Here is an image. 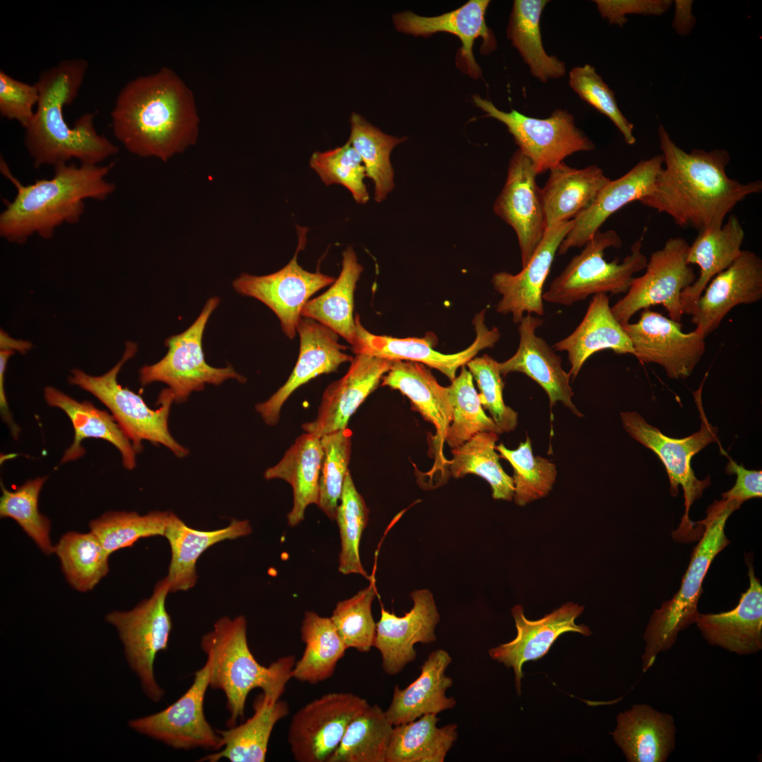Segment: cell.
Here are the masks:
<instances>
[{
  "mask_svg": "<svg viewBox=\"0 0 762 762\" xmlns=\"http://www.w3.org/2000/svg\"><path fill=\"white\" fill-rule=\"evenodd\" d=\"M452 657L443 649L433 651L421 667L420 675L405 689L394 687L392 699L385 710L394 725L413 721L427 714L437 715L453 708L456 701L447 697L452 679L446 675Z\"/></svg>",
  "mask_w": 762,
  "mask_h": 762,
  "instance_id": "1f68e13d",
  "label": "cell"
},
{
  "mask_svg": "<svg viewBox=\"0 0 762 762\" xmlns=\"http://www.w3.org/2000/svg\"><path fill=\"white\" fill-rule=\"evenodd\" d=\"M309 164L326 186L341 185L351 192L357 203L368 202L370 196L363 181L365 169L361 157L349 141L332 150L313 152Z\"/></svg>",
  "mask_w": 762,
  "mask_h": 762,
  "instance_id": "9f6ffc18",
  "label": "cell"
},
{
  "mask_svg": "<svg viewBox=\"0 0 762 762\" xmlns=\"http://www.w3.org/2000/svg\"><path fill=\"white\" fill-rule=\"evenodd\" d=\"M47 478L29 480L14 490L6 489L1 482L0 516L16 521L40 549L49 555L55 549L49 536L51 522L38 509L39 495Z\"/></svg>",
  "mask_w": 762,
  "mask_h": 762,
  "instance_id": "f5cc1de1",
  "label": "cell"
},
{
  "mask_svg": "<svg viewBox=\"0 0 762 762\" xmlns=\"http://www.w3.org/2000/svg\"><path fill=\"white\" fill-rule=\"evenodd\" d=\"M210 669L211 663L207 658L205 665L195 673L191 686L177 701L158 713L130 720L128 725L174 749L220 750L223 747L222 738L204 713Z\"/></svg>",
  "mask_w": 762,
  "mask_h": 762,
  "instance_id": "9a60e30c",
  "label": "cell"
},
{
  "mask_svg": "<svg viewBox=\"0 0 762 762\" xmlns=\"http://www.w3.org/2000/svg\"><path fill=\"white\" fill-rule=\"evenodd\" d=\"M571 88L584 101L607 116L630 145L636 143L634 125L620 111L614 92L597 73L593 66L574 67L569 74Z\"/></svg>",
  "mask_w": 762,
  "mask_h": 762,
  "instance_id": "680465c9",
  "label": "cell"
},
{
  "mask_svg": "<svg viewBox=\"0 0 762 762\" xmlns=\"http://www.w3.org/2000/svg\"><path fill=\"white\" fill-rule=\"evenodd\" d=\"M663 165L662 155L639 162L621 177L610 180L592 205L573 219V226L561 243L558 253L583 246L615 212L648 195Z\"/></svg>",
  "mask_w": 762,
  "mask_h": 762,
  "instance_id": "4316f807",
  "label": "cell"
},
{
  "mask_svg": "<svg viewBox=\"0 0 762 762\" xmlns=\"http://www.w3.org/2000/svg\"><path fill=\"white\" fill-rule=\"evenodd\" d=\"M377 595L375 580L351 598L339 601L330 617L347 648L368 653L374 645L376 623L372 603Z\"/></svg>",
  "mask_w": 762,
  "mask_h": 762,
  "instance_id": "db71d44e",
  "label": "cell"
},
{
  "mask_svg": "<svg viewBox=\"0 0 762 762\" xmlns=\"http://www.w3.org/2000/svg\"><path fill=\"white\" fill-rule=\"evenodd\" d=\"M745 562L749 586L738 605L727 612H699L695 622L708 643L742 655L762 648V586L749 555H745Z\"/></svg>",
  "mask_w": 762,
  "mask_h": 762,
  "instance_id": "83f0119b",
  "label": "cell"
},
{
  "mask_svg": "<svg viewBox=\"0 0 762 762\" xmlns=\"http://www.w3.org/2000/svg\"><path fill=\"white\" fill-rule=\"evenodd\" d=\"M393 728L385 711L369 705L349 723L327 762H386Z\"/></svg>",
  "mask_w": 762,
  "mask_h": 762,
  "instance_id": "ee69618b",
  "label": "cell"
},
{
  "mask_svg": "<svg viewBox=\"0 0 762 762\" xmlns=\"http://www.w3.org/2000/svg\"><path fill=\"white\" fill-rule=\"evenodd\" d=\"M393 363L367 354H356L346 373L325 389L315 418L303 423V430L321 437L346 429L351 416L377 388Z\"/></svg>",
  "mask_w": 762,
  "mask_h": 762,
  "instance_id": "d4e9b609",
  "label": "cell"
},
{
  "mask_svg": "<svg viewBox=\"0 0 762 762\" xmlns=\"http://www.w3.org/2000/svg\"><path fill=\"white\" fill-rule=\"evenodd\" d=\"M301 631L305 649L295 663L291 678L311 684L328 679L347 649L333 622L330 617L307 611Z\"/></svg>",
  "mask_w": 762,
  "mask_h": 762,
  "instance_id": "b9f144b4",
  "label": "cell"
},
{
  "mask_svg": "<svg viewBox=\"0 0 762 762\" xmlns=\"http://www.w3.org/2000/svg\"><path fill=\"white\" fill-rule=\"evenodd\" d=\"M437 715L394 726L386 762H443L458 737L457 725L438 727Z\"/></svg>",
  "mask_w": 762,
  "mask_h": 762,
  "instance_id": "60d3db41",
  "label": "cell"
},
{
  "mask_svg": "<svg viewBox=\"0 0 762 762\" xmlns=\"http://www.w3.org/2000/svg\"><path fill=\"white\" fill-rule=\"evenodd\" d=\"M350 123L351 133L348 141L361 157L366 176L373 181L375 201L381 202L394 187L391 152L406 138L382 132L357 113L351 114Z\"/></svg>",
  "mask_w": 762,
  "mask_h": 762,
  "instance_id": "bcb514c9",
  "label": "cell"
},
{
  "mask_svg": "<svg viewBox=\"0 0 762 762\" xmlns=\"http://www.w3.org/2000/svg\"><path fill=\"white\" fill-rule=\"evenodd\" d=\"M549 171L546 183L540 188L547 229L574 219L586 210L610 181L595 164L579 169L562 162Z\"/></svg>",
  "mask_w": 762,
  "mask_h": 762,
  "instance_id": "e575fe53",
  "label": "cell"
},
{
  "mask_svg": "<svg viewBox=\"0 0 762 762\" xmlns=\"http://www.w3.org/2000/svg\"><path fill=\"white\" fill-rule=\"evenodd\" d=\"M537 176L531 160L519 149L516 150L493 205L495 213L516 234L522 267L533 255L547 229Z\"/></svg>",
  "mask_w": 762,
  "mask_h": 762,
  "instance_id": "d6986e66",
  "label": "cell"
},
{
  "mask_svg": "<svg viewBox=\"0 0 762 762\" xmlns=\"http://www.w3.org/2000/svg\"><path fill=\"white\" fill-rule=\"evenodd\" d=\"M761 298L762 259L755 252L742 250L737 260L706 286L691 315L694 331L706 339L733 308Z\"/></svg>",
  "mask_w": 762,
  "mask_h": 762,
  "instance_id": "603a6c76",
  "label": "cell"
},
{
  "mask_svg": "<svg viewBox=\"0 0 762 762\" xmlns=\"http://www.w3.org/2000/svg\"><path fill=\"white\" fill-rule=\"evenodd\" d=\"M744 236L743 226L734 214L729 216L720 228L698 233L692 244L689 245L687 262L698 265L700 274L681 294L683 314H692L711 279L740 255Z\"/></svg>",
  "mask_w": 762,
  "mask_h": 762,
  "instance_id": "d590c367",
  "label": "cell"
},
{
  "mask_svg": "<svg viewBox=\"0 0 762 762\" xmlns=\"http://www.w3.org/2000/svg\"><path fill=\"white\" fill-rule=\"evenodd\" d=\"M43 394L47 404L62 410L73 427V441L64 452L61 464L82 457L85 452L81 445L83 441L86 438H97L109 442L119 450L126 469L133 470L135 467L138 452L111 414L97 409L88 401H79L54 387H46Z\"/></svg>",
  "mask_w": 762,
  "mask_h": 762,
  "instance_id": "f546056e",
  "label": "cell"
},
{
  "mask_svg": "<svg viewBox=\"0 0 762 762\" xmlns=\"http://www.w3.org/2000/svg\"><path fill=\"white\" fill-rule=\"evenodd\" d=\"M411 596L413 607L404 616L382 607L376 623L373 646L380 651L382 669L389 675H397L416 659V643L436 641L435 627L440 617L433 595L428 589H419Z\"/></svg>",
  "mask_w": 762,
  "mask_h": 762,
  "instance_id": "ffe728a7",
  "label": "cell"
},
{
  "mask_svg": "<svg viewBox=\"0 0 762 762\" xmlns=\"http://www.w3.org/2000/svg\"><path fill=\"white\" fill-rule=\"evenodd\" d=\"M135 343L126 344L125 351L119 362L106 373L95 376L75 368L68 376V382L88 392L110 411L117 423L132 442L137 452L142 442L162 445L176 457L184 458L189 450L177 442L169 428V417L174 399L167 387L159 394L157 409L150 408L140 395L120 385L117 376L123 364L137 352Z\"/></svg>",
  "mask_w": 762,
  "mask_h": 762,
  "instance_id": "ba28073f",
  "label": "cell"
},
{
  "mask_svg": "<svg viewBox=\"0 0 762 762\" xmlns=\"http://www.w3.org/2000/svg\"><path fill=\"white\" fill-rule=\"evenodd\" d=\"M485 310H482L473 320L476 334L474 341L466 349L452 354L435 351L428 339L396 338L372 334L362 325L357 315L352 351L356 354H367L392 361L419 363L439 370L452 381L459 368L467 364L480 351L493 347L500 338L497 328L490 329L485 324Z\"/></svg>",
  "mask_w": 762,
  "mask_h": 762,
  "instance_id": "ac0fdd59",
  "label": "cell"
},
{
  "mask_svg": "<svg viewBox=\"0 0 762 762\" xmlns=\"http://www.w3.org/2000/svg\"><path fill=\"white\" fill-rule=\"evenodd\" d=\"M489 4L488 0H470L452 11L430 17L404 11L394 14L393 22L398 31L415 36L429 37L445 32L458 37L461 47L456 55V65L471 77L477 78L481 75V69L473 54L475 40L483 38V53L496 49L495 39L485 18Z\"/></svg>",
  "mask_w": 762,
  "mask_h": 762,
  "instance_id": "484cf974",
  "label": "cell"
},
{
  "mask_svg": "<svg viewBox=\"0 0 762 762\" xmlns=\"http://www.w3.org/2000/svg\"><path fill=\"white\" fill-rule=\"evenodd\" d=\"M498 434L480 433L462 445L452 450L449 470L453 477L461 478L475 474L485 479L490 485L495 500L510 501L514 495L513 478L502 467L496 452Z\"/></svg>",
  "mask_w": 762,
  "mask_h": 762,
  "instance_id": "f6af8a7d",
  "label": "cell"
},
{
  "mask_svg": "<svg viewBox=\"0 0 762 762\" xmlns=\"http://www.w3.org/2000/svg\"><path fill=\"white\" fill-rule=\"evenodd\" d=\"M642 240L643 237L632 245L630 254L622 262L617 258L607 262L605 250L619 248L622 241L612 229L598 231L552 282L543 294V301L571 306L591 295L627 293L634 274L647 265L648 259L642 253Z\"/></svg>",
  "mask_w": 762,
  "mask_h": 762,
  "instance_id": "9c48e42d",
  "label": "cell"
},
{
  "mask_svg": "<svg viewBox=\"0 0 762 762\" xmlns=\"http://www.w3.org/2000/svg\"><path fill=\"white\" fill-rule=\"evenodd\" d=\"M200 647L211 663L210 687L222 691L230 716L229 727L244 716L250 691L260 688L265 694L282 695L291 678L294 655L281 657L270 666L260 665L250 650L244 616L222 617L213 629L201 638Z\"/></svg>",
  "mask_w": 762,
  "mask_h": 762,
  "instance_id": "5b68a950",
  "label": "cell"
},
{
  "mask_svg": "<svg viewBox=\"0 0 762 762\" xmlns=\"http://www.w3.org/2000/svg\"><path fill=\"white\" fill-rule=\"evenodd\" d=\"M54 552L67 581L78 591L93 589L109 572V555L90 531L65 533L55 546Z\"/></svg>",
  "mask_w": 762,
  "mask_h": 762,
  "instance_id": "7dc6e473",
  "label": "cell"
},
{
  "mask_svg": "<svg viewBox=\"0 0 762 762\" xmlns=\"http://www.w3.org/2000/svg\"><path fill=\"white\" fill-rule=\"evenodd\" d=\"M447 389L453 409L452 419L445 437L449 447H458L480 433H502L485 413L473 385V376L464 366Z\"/></svg>",
  "mask_w": 762,
  "mask_h": 762,
  "instance_id": "c3c4849f",
  "label": "cell"
},
{
  "mask_svg": "<svg viewBox=\"0 0 762 762\" xmlns=\"http://www.w3.org/2000/svg\"><path fill=\"white\" fill-rule=\"evenodd\" d=\"M306 231L307 229L298 227L296 251L283 268L262 276L243 273L232 283L237 293L255 298L270 308L289 339L295 337L302 310L310 298L335 281L333 277L320 272H308L298 263L297 255L305 246Z\"/></svg>",
  "mask_w": 762,
  "mask_h": 762,
  "instance_id": "2e32d148",
  "label": "cell"
},
{
  "mask_svg": "<svg viewBox=\"0 0 762 762\" xmlns=\"http://www.w3.org/2000/svg\"><path fill=\"white\" fill-rule=\"evenodd\" d=\"M87 68L84 59H64L39 75V100L24 136L35 168L55 167L71 159L99 164L118 152L116 145L97 133L94 113L81 115L73 126L64 118V109L77 97Z\"/></svg>",
  "mask_w": 762,
  "mask_h": 762,
  "instance_id": "3957f363",
  "label": "cell"
},
{
  "mask_svg": "<svg viewBox=\"0 0 762 762\" xmlns=\"http://www.w3.org/2000/svg\"><path fill=\"white\" fill-rule=\"evenodd\" d=\"M170 592L164 577L157 583L152 595L131 610L114 611L106 617L119 632L128 665L138 676L145 694L154 702L164 695L155 678L154 663L157 653L169 646L172 622L166 599Z\"/></svg>",
  "mask_w": 762,
  "mask_h": 762,
  "instance_id": "8fae6325",
  "label": "cell"
},
{
  "mask_svg": "<svg viewBox=\"0 0 762 762\" xmlns=\"http://www.w3.org/2000/svg\"><path fill=\"white\" fill-rule=\"evenodd\" d=\"M219 303L218 297L209 298L199 316L187 329L165 340L168 347L166 355L157 363L140 369L141 385L163 382L172 392L174 402L180 404L186 401L192 392L202 390L206 384L219 385L229 379L241 383L246 381L231 365L215 368L205 359L204 331Z\"/></svg>",
  "mask_w": 762,
  "mask_h": 762,
  "instance_id": "30bf717a",
  "label": "cell"
},
{
  "mask_svg": "<svg viewBox=\"0 0 762 762\" xmlns=\"http://www.w3.org/2000/svg\"><path fill=\"white\" fill-rule=\"evenodd\" d=\"M281 694H262L254 702V714L240 725L228 730H216L223 747L200 761L216 762L226 758L231 762H264L274 727L289 712L288 703Z\"/></svg>",
  "mask_w": 762,
  "mask_h": 762,
  "instance_id": "8d00e7d4",
  "label": "cell"
},
{
  "mask_svg": "<svg viewBox=\"0 0 762 762\" xmlns=\"http://www.w3.org/2000/svg\"><path fill=\"white\" fill-rule=\"evenodd\" d=\"M296 332L300 351L291 375L268 399L255 406L268 425L277 424L284 404L296 389L320 375L337 371L341 364L353 359L344 352L346 347L339 343L338 334L314 320L301 317Z\"/></svg>",
  "mask_w": 762,
  "mask_h": 762,
  "instance_id": "44dd1931",
  "label": "cell"
},
{
  "mask_svg": "<svg viewBox=\"0 0 762 762\" xmlns=\"http://www.w3.org/2000/svg\"><path fill=\"white\" fill-rule=\"evenodd\" d=\"M171 512H108L89 523V528L110 555L139 539L164 535Z\"/></svg>",
  "mask_w": 762,
  "mask_h": 762,
  "instance_id": "681fc988",
  "label": "cell"
},
{
  "mask_svg": "<svg viewBox=\"0 0 762 762\" xmlns=\"http://www.w3.org/2000/svg\"><path fill=\"white\" fill-rule=\"evenodd\" d=\"M519 323V347L511 358L499 363L502 375L513 372L526 375L545 391L551 408L560 401L577 416L582 417L572 401L571 375L563 369L562 358L543 338L536 334L543 320L527 314Z\"/></svg>",
  "mask_w": 762,
  "mask_h": 762,
  "instance_id": "f1b7e54d",
  "label": "cell"
},
{
  "mask_svg": "<svg viewBox=\"0 0 762 762\" xmlns=\"http://www.w3.org/2000/svg\"><path fill=\"white\" fill-rule=\"evenodd\" d=\"M342 258L337 279L322 294L307 302L301 317L318 322L353 345L356 338L353 295L363 267L351 246L342 253Z\"/></svg>",
  "mask_w": 762,
  "mask_h": 762,
  "instance_id": "ab89813d",
  "label": "cell"
},
{
  "mask_svg": "<svg viewBox=\"0 0 762 762\" xmlns=\"http://www.w3.org/2000/svg\"><path fill=\"white\" fill-rule=\"evenodd\" d=\"M466 365L477 383L483 407L489 411L491 418L502 433L514 430L518 423V413L504 404V384L499 363L485 354L472 358Z\"/></svg>",
  "mask_w": 762,
  "mask_h": 762,
  "instance_id": "6f0895ef",
  "label": "cell"
},
{
  "mask_svg": "<svg viewBox=\"0 0 762 762\" xmlns=\"http://www.w3.org/2000/svg\"><path fill=\"white\" fill-rule=\"evenodd\" d=\"M583 609L582 605L568 602L538 620L527 619L520 605L512 609L516 636L508 643L490 648L489 655L492 659L514 670L515 687L519 694H521L524 663L541 658L556 639L566 632H576L584 636L591 634L587 626L575 622Z\"/></svg>",
  "mask_w": 762,
  "mask_h": 762,
  "instance_id": "7402d4cb",
  "label": "cell"
},
{
  "mask_svg": "<svg viewBox=\"0 0 762 762\" xmlns=\"http://www.w3.org/2000/svg\"><path fill=\"white\" fill-rule=\"evenodd\" d=\"M741 505L722 498L715 500L708 507L706 518L697 522L702 533L691 552L679 589L670 600L664 601L654 610L646 627V646L641 656L643 672L654 665L659 654L673 646L681 631L695 624L699 613L698 600L703 592V580L715 557L730 543L725 533V525L730 516Z\"/></svg>",
  "mask_w": 762,
  "mask_h": 762,
  "instance_id": "8992f818",
  "label": "cell"
},
{
  "mask_svg": "<svg viewBox=\"0 0 762 762\" xmlns=\"http://www.w3.org/2000/svg\"><path fill=\"white\" fill-rule=\"evenodd\" d=\"M691 1H675L676 12L672 26L681 35H686L692 29L695 19L691 13Z\"/></svg>",
  "mask_w": 762,
  "mask_h": 762,
  "instance_id": "e7e4bbea",
  "label": "cell"
},
{
  "mask_svg": "<svg viewBox=\"0 0 762 762\" xmlns=\"http://www.w3.org/2000/svg\"><path fill=\"white\" fill-rule=\"evenodd\" d=\"M594 2L602 17L607 18L610 23L619 26L626 23L627 14L660 15L672 5V1L668 0H597Z\"/></svg>",
  "mask_w": 762,
  "mask_h": 762,
  "instance_id": "94428289",
  "label": "cell"
},
{
  "mask_svg": "<svg viewBox=\"0 0 762 762\" xmlns=\"http://www.w3.org/2000/svg\"><path fill=\"white\" fill-rule=\"evenodd\" d=\"M689 248L683 238H670L651 253L645 273L634 277L626 295L611 307L621 325L629 322L638 311L655 305L663 306L670 319L681 322V294L696 279L687 262Z\"/></svg>",
  "mask_w": 762,
  "mask_h": 762,
  "instance_id": "4fadbf2b",
  "label": "cell"
},
{
  "mask_svg": "<svg viewBox=\"0 0 762 762\" xmlns=\"http://www.w3.org/2000/svg\"><path fill=\"white\" fill-rule=\"evenodd\" d=\"M368 515L369 509L363 497L358 492L349 471L335 519L341 538L339 571L344 574H358L368 578L359 555L360 542L368 524Z\"/></svg>",
  "mask_w": 762,
  "mask_h": 762,
  "instance_id": "816d5d0a",
  "label": "cell"
},
{
  "mask_svg": "<svg viewBox=\"0 0 762 762\" xmlns=\"http://www.w3.org/2000/svg\"><path fill=\"white\" fill-rule=\"evenodd\" d=\"M251 531L248 520L238 519L232 520L227 526L219 529H194L170 512L163 535L171 549V560L166 576L170 591H186L195 586L198 580L196 564L207 549L226 540L246 536Z\"/></svg>",
  "mask_w": 762,
  "mask_h": 762,
  "instance_id": "4dcf8cb0",
  "label": "cell"
},
{
  "mask_svg": "<svg viewBox=\"0 0 762 762\" xmlns=\"http://www.w3.org/2000/svg\"><path fill=\"white\" fill-rule=\"evenodd\" d=\"M113 167L107 165L64 164L54 167L51 179L24 185L1 157L0 169L16 187L12 201L0 214V235L11 243H23L32 235L49 239L62 224H76L85 211V200H106L115 184L107 180Z\"/></svg>",
  "mask_w": 762,
  "mask_h": 762,
  "instance_id": "277c9868",
  "label": "cell"
},
{
  "mask_svg": "<svg viewBox=\"0 0 762 762\" xmlns=\"http://www.w3.org/2000/svg\"><path fill=\"white\" fill-rule=\"evenodd\" d=\"M552 349L567 352L569 373L573 378L587 359L598 351L609 349L618 354H634L630 339L612 313L606 294L593 296L580 324Z\"/></svg>",
  "mask_w": 762,
  "mask_h": 762,
  "instance_id": "836d02e7",
  "label": "cell"
},
{
  "mask_svg": "<svg viewBox=\"0 0 762 762\" xmlns=\"http://www.w3.org/2000/svg\"><path fill=\"white\" fill-rule=\"evenodd\" d=\"M495 449L513 468V498L517 505L525 506L545 497L552 490L557 477L556 466L549 459L533 454L528 437L515 449H507L502 443L496 445Z\"/></svg>",
  "mask_w": 762,
  "mask_h": 762,
  "instance_id": "f907efd6",
  "label": "cell"
},
{
  "mask_svg": "<svg viewBox=\"0 0 762 762\" xmlns=\"http://www.w3.org/2000/svg\"><path fill=\"white\" fill-rule=\"evenodd\" d=\"M693 392L696 407L701 421L698 432L684 437L674 438L663 434L658 428L649 424L636 411L620 413L624 428L635 440L655 453L664 465L670 480V492L673 497L682 487L684 498V513L677 529L672 533V538L678 542H691L701 536V528L689 518V510L693 503L703 496L706 488L710 485V477L701 480L698 479L691 466L693 457L713 442L719 443L718 429L708 421L704 412L701 391Z\"/></svg>",
  "mask_w": 762,
  "mask_h": 762,
  "instance_id": "52a82bcc",
  "label": "cell"
},
{
  "mask_svg": "<svg viewBox=\"0 0 762 762\" xmlns=\"http://www.w3.org/2000/svg\"><path fill=\"white\" fill-rule=\"evenodd\" d=\"M663 165L651 192L639 202L669 215L678 226L698 233L722 226L726 216L748 196L762 191V182L728 176L730 161L725 150L694 149L687 152L658 127Z\"/></svg>",
  "mask_w": 762,
  "mask_h": 762,
  "instance_id": "6da1fadb",
  "label": "cell"
},
{
  "mask_svg": "<svg viewBox=\"0 0 762 762\" xmlns=\"http://www.w3.org/2000/svg\"><path fill=\"white\" fill-rule=\"evenodd\" d=\"M15 353L12 350L0 351V411L3 421L7 424L13 438L17 439L20 429L15 423L9 409L4 389V375L9 358Z\"/></svg>",
  "mask_w": 762,
  "mask_h": 762,
  "instance_id": "be15d7a7",
  "label": "cell"
},
{
  "mask_svg": "<svg viewBox=\"0 0 762 762\" xmlns=\"http://www.w3.org/2000/svg\"><path fill=\"white\" fill-rule=\"evenodd\" d=\"M323 455L320 437L306 433L296 438L277 464L264 473L266 480L282 479L291 485L294 500L287 522L291 527L304 519L308 505L318 504Z\"/></svg>",
  "mask_w": 762,
  "mask_h": 762,
  "instance_id": "74e56055",
  "label": "cell"
},
{
  "mask_svg": "<svg viewBox=\"0 0 762 762\" xmlns=\"http://www.w3.org/2000/svg\"><path fill=\"white\" fill-rule=\"evenodd\" d=\"M351 432L346 429L320 437L324 455L320 476L318 507L335 521L351 453Z\"/></svg>",
  "mask_w": 762,
  "mask_h": 762,
  "instance_id": "11a10c76",
  "label": "cell"
},
{
  "mask_svg": "<svg viewBox=\"0 0 762 762\" xmlns=\"http://www.w3.org/2000/svg\"><path fill=\"white\" fill-rule=\"evenodd\" d=\"M475 104L490 117L504 123L519 149L531 160L538 175L545 173L572 154L595 149L593 142L574 123L566 110L557 109L546 119L505 112L476 95Z\"/></svg>",
  "mask_w": 762,
  "mask_h": 762,
  "instance_id": "7c38bea8",
  "label": "cell"
},
{
  "mask_svg": "<svg viewBox=\"0 0 762 762\" xmlns=\"http://www.w3.org/2000/svg\"><path fill=\"white\" fill-rule=\"evenodd\" d=\"M369 704L350 692H331L306 704L291 718L287 740L297 762H327L349 723Z\"/></svg>",
  "mask_w": 762,
  "mask_h": 762,
  "instance_id": "5bb4252c",
  "label": "cell"
},
{
  "mask_svg": "<svg viewBox=\"0 0 762 762\" xmlns=\"http://www.w3.org/2000/svg\"><path fill=\"white\" fill-rule=\"evenodd\" d=\"M640 362L662 366L671 379L690 376L706 351L705 338L660 313L643 309L635 323L622 325Z\"/></svg>",
  "mask_w": 762,
  "mask_h": 762,
  "instance_id": "e0dca14e",
  "label": "cell"
},
{
  "mask_svg": "<svg viewBox=\"0 0 762 762\" xmlns=\"http://www.w3.org/2000/svg\"><path fill=\"white\" fill-rule=\"evenodd\" d=\"M720 451L728 457L729 462L725 467L727 474H734L736 481L733 487L722 494V498L734 500L740 504L753 498L762 497V471L749 470L742 464H738L732 460L720 447Z\"/></svg>",
  "mask_w": 762,
  "mask_h": 762,
  "instance_id": "6125c7cd",
  "label": "cell"
},
{
  "mask_svg": "<svg viewBox=\"0 0 762 762\" xmlns=\"http://www.w3.org/2000/svg\"><path fill=\"white\" fill-rule=\"evenodd\" d=\"M0 337L1 350L17 351L25 353L32 348V344L30 341L13 339L2 330H1Z\"/></svg>",
  "mask_w": 762,
  "mask_h": 762,
  "instance_id": "03108f58",
  "label": "cell"
},
{
  "mask_svg": "<svg viewBox=\"0 0 762 762\" xmlns=\"http://www.w3.org/2000/svg\"><path fill=\"white\" fill-rule=\"evenodd\" d=\"M38 100L39 90L35 83H26L0 71L1 117L17 121L25 128L34 116Z\"/></svg>",
  "mask_w": 762,
  "mask_h": 762,
  "instance_id": "91938a15",
  "label": "cell"
},
{
  "mask_svg": "<svg viewBox=\"0 0 762 762\" xmlns=\"http://www.w3.org/2000/svg\"><path fill=\"white\" fill-rule=\"evenodd\" d=\"M115 138L131 154L167 162L194 145L200 119L194 95L170 68L128 82L111 111Z\"/></svg>",
  "mask_w": 762,
  "mask_h": 762,
  "instance_id": "7a4b0ae2",
  "label": "cell"
},
{
  "mask_svg": "<svg viewBox=\"0 0 762 762\" xmlns=\"http://www.w3.org/2000/svg\"><path fill=\"white\" fill-rule=\"evenodd\" d=\"M548 1L516 0L514 1L507 37L519 51L532 75L542 82L560 78L566 72L564 63L548 55L543 46L540 18Z\"/></svg>",
  "mask_w": 762,
  "mask_h": 762,
  "instance_id": "7bdbcfd3",
  "label": "cell"
},
{
  "mask_svg": "<svg viewBox=\"0 0 762 762\" xmlns=\"http://www.w3.org/2000/svg\"><path fill=\"white\" fill-rule=\"evenodd\" d=\"M382 381V386L406 396L413 407L435 426L442 448L453 414L447 387L441 386L423 364L405 361H394Z\"/></svg>",
  "mask_w": 762,
  "mask_h": 762,
  "instance_id": "f35d334b",
  "label": "cell"
},
{
  "mask_svg": "<svg viewBox=\"0 0 762 762\" xmlns=\"http://www.w3.org/2000/svg\"><path fill=\"white\" fill-rule=\"evenodd\" d=\"M572 226L573 219L548 228L533 255L519 273L500 272L493 275L494 288L502 295L497 305L498 313H511L516 323L524 313L544 315L543 286L558 248Z\"/></svg>",
  "mask_w": 762,
  "mask_h": 762,
  "instance_id": "cb8c5ba5",
  "label": "cell"
},
{
  "mask_svg": "<svg viewBox=\"0 0 762 762\" xmlns=\"http://www.w3.org/2000/svg\"><path fill=\"white\" fill-rule=\"evenodd\" d=\"M611 734L629 762H665L675 747L673 717L643 703L620 713Z\"/></svg>",
  "mask_w": 762,
  "mask_h": 762,
  "instance_id": "d6a6232c",
  "label": "cell"
}]
</instances>
